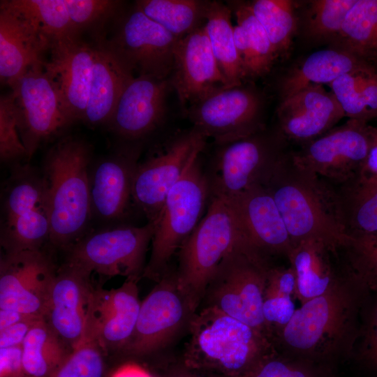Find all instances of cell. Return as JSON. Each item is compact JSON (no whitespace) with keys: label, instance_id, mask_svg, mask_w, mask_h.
Wrapping results in <instances>:
<instances>
[{"label":"cell","instance_id":"1","mask_svg":"<svg viewBox=\"0 0 377 377\" xmlns=\"http://www.w3.org/2000/svg\"><path fill=\"white\" fill-rule=\"evenodd\" d=\"M369 293L346 269L344 277L334 287L296 309L288 323L276 335L275 346L304 361L352 356Z\"/></svg>","mask_w":377,"mask_h":377},{"label":"cell","instance_id":"2","mask_svg":"<svg viewBox=\"0 0 377 377\" xmlns=\"http://www.w3.org/2000/svg\"><path fill=\"white\" fill-rule=\"evenodd\" d=\"M184 361L191 369L227 377H249L277 354L273 341L260 331L205 305L189 320Z\"/></svg>","mask_w":377,"mask_h":377},{"label":"cell","instance_id":"3","mask_svg":"<svg viewBox=\"0 0 377 377\" xmlns=\"http://www.w3.org/2000/svg\"><path fill=\"white\" fill-rule=\"evenodd\" d=\"M91 148L68 136L47 153L43 175L47 186L50 244L68 249L84 235L92 216L89 165Z\"/></svg>","mask_w":377,"mask_h":377},{"label":"cell","instance_id":"4","mask_svg":"<svg viewBox=\"0 0 377 377\" xmlns=\"http://www.w3.org/2000/svg\"><path fill=\"white\" fill-rule=\"evenodd\" d=\"M246 237L231 200L210 196L206 214L179 249L178 288L194 314L223 258Z\"/></svg>","mask_w":377,"mask_h":377},{"label":"cell","instance_id":"5","mask_svg":"<svg viewBox=\"0 0 377 377\" xmlns=\"http://www.w3.org/2000/svg\"><path fill=\"white\" fill-rule=\"evenodd\" d=\"M289 151L265 186L273 197L294 245L318 240L341 248L350 238L334 216L325 182L295 165Z\"/></svg>","mask_w":377,"mask_h":377},{"label":"cell","instance_id":"6","mask_svg":"<svg viewBox=\"0 0 377 377\" xmlns=\"http://www.w3.org/2000/svg\"><path fill=\"white\" fill-rule=\"evenodd\" d=\"M271 266L268 257L249 241L244 240L221 261L208 284L204 300L206 305L260 331L274 343L263 314Z\"/></svg>","mask_w":377,"mask_h":377},{"label":"cell","instance_id":"7","mask_svg":"<svg viewBox=\"0 0 377 377\" xmlns=\"http://www.w3.org/2000/svg\"><path fill=\"white\" fill-rule=\"evenodd\" d=\"M199 156L168 192L155 221L150 258L142 276L156 282L168 272L172 257L200 221L209 203V182Z\"/></svg>","mask_w":377,"mask_h":377},{"label":"cell","instance_id":"8","mask_svg":"<svg viewBox=\"0 0 377 377\" xmlns=\"http://www.w3.org/2000/svg\"><path fill=\"white\" fill-rule=\"evenodd\" d=\"M288 145L276 128L219 145L207 175L210 196L230 198L265 186L288 154Z\"/></svg>","mask_w":377,"mask_h":377},{"label":"cell","instance_id":"9","mask_svg":"<svg viewBox=\"0 0 377 377\" xmlns=\"http://www.w3.org/2000/svg\"><path fill=\"white\" fill-rule=\"evenodd\" d=\"M265 98L254 85L221 87L186 107L193 127L223 145L266 129Z\"/></svg>","mask_w":377,"mask_h":377},{"label":"cell","instance_id":"10","mask_svg":"<svg viewBox=\"0 0 377 377\" xmlns=\"http://www.w3.org/2000/svg\"><path fill=\"white\" fill-rule=\"evenodd\" d=\"M113 23L109 38L96 41L103 42L133 76L170 77L177 38L135 6Z\"/></svg>","mask_w":377,"mask_h":377},{"label":"cell","instance_id":"11","mask_svg":"<svg viewBox=\"0 0 377 377\" xmlns=\"http://www.w3.org/2000/svg\"><path fill=\"white\" fill-rule=\"evenodd\" d=\"M207 138L194 127L177 132L138 163L134 174L131 199L155 221L170 189L182 178L190 163L205 148Z\"/></svg>","mask_w":377,"mask_h":377},{"label":"cell","instance_id":"12","mask_svg":"<svg viewBox=\"0 0 377 377\" xmlns=\"http://www.w3.org/2000/svg\"><path fill=\"white\" fill-rule=\"evenodd\" d=\"M155 228L152 221L141 227H118L85 235L66 249V261L91 273L140 279Z\"/></svg>","mask_w":377,"mask_h":377},{"label":"cell","instance_id":"13","mask_svg":"<svg viewBox=\"0 0 377 377\" xmlns=\"http://www.w3.org/2000/svg\"><path fill=\"white\" fill-rule=\"evenodd\" d=\"M371 126L348 119L297 149L290 150V158L297 168L327 182H345L361 172L370 147Z\"/></svg>","mask_w":377,"mask_h":377},{"label":"cell","instance_id":"14","mask_svg":"<svg viewBox=\"0 0 377 377\" xmlns=\"http://www.w3.org/2000/svg\"><path fill=\"white\" fill-rule=\"evenodd\" d=\"M43 61L28 68L10 87L27 159L43 142L73 123L45 71Z\"/></svg>","mask_w":377,"mask_h":377},{"label":"cell","instance_id":"15","mask_svg":"<svg viewBox=\"0 0 377 377\" xmlns=\"http://www.w3.org/2000/svg\"><path fill=\"white\" fill-rule=\"evenodd\" d=\"M57 271L43 250L3 252L0 260V309L45 318Z\"/></svg>","mask_w":377,"mask_h":377},{"label":"cell","instance_id":"16","mask_svg":"<svg viewBox=\"0 0 377 377\" xmlns=\"http://www.w3.org/2000/svg\"><path fill=\"white\" fill-rule=\"evenodd\" d=\"M141 302L136 325L121 350L144 355L164 346L193 313L179 290L176 274L169 272Z\"/></svg>","mask_w":377,"mask_h":377},{"label":"cell","instance_id":"17","mask_svg":"<svg viewBox=\"0 0 377 377\" xmlns=\"http://www.w3.org/2000/svg\"><path fill=\"white\" fill-rule=\"evenodd\" d=\"M50 58L44 59L45 71L62 105L73 121L83 120L91 86L94 44L80 37L53 41Z\"/></svg>","mask_w":377,"mask_h":377},{"label":"cell","instance_id":"18","mask_svg":"<svg viewBox=\"0 0 377 377\" xmlns=\"http://www.w3.org/2000/svg\"><path fill=\"white\" fill-rule=\"evenodd\" d=\"M138 279L126 278L115 289L94 288L84 331L98 340L105 353L121 351L133 333L141 305Z\"/></svg>","mask_w":377,"mask_h":377},{"label":"cell","instance_id":"19","mask_svg":"<svg viewBox=\"0 0 377 377\" xmlns=\"http://www.w3.org/2000/svg\"><path fill=\"white\" fill-rule=\"evenodd\" d=\"M171 89L169 78L134 76L124 88L107 124L115 134L127 140L145 137L164 120Z\"/></svg>","mask_w":377,"mask_h":377},{"label":"cell","instance_id":"20","mask_svg":"<svg viewBox=\"0 0 377 377\" xmlns=\"http://www.w3.org/2000/svg\"><path fill=\"white\" fill-rule=\"evenodd\" d=\"M91 272L66 261L57 271L45 319L72 349L81 341L94 287Z\"/></svg>","mask_w":377,"mask_h":377},{"label":"cell","instance_id":"21","mask_svg":"<svg viewBox=\"0 0 377 377\" xmlns=\"http://www.w3.org/2000/svg\"><path fill=\"white\" fill-rule=\"evenodd\" d=\"M276 117V129L288 144L301 146L335 127L345 114L331 91L313 85L279 102Z\"/></svg>","mask_w":377,"mask_h":377},{"label":"cell","instance_id":"22","mask_svg":"<svg viewBox=\"0 0 377 377\" xmlns=\"http://www.w3.org/2000/svg\"><path fill=\"white\" fill-rule=\"evenodd\" d=\"M169 79L184 108L216 89L228 87L205 24L178 40Z\"/></svg>","mask_w":377,"mask_h":377},{"label":"cell","instance_id":"23","mask_svg":"<svg viewBox=\"0 0 377 377\" xmlns=\"http://www.w3.org/2000/svg\"><path fill=\"white\" fill-rule=\"evenodd\" d=\"M229 199L249 242L268 258H288L294 243L268 189L256 186Z\"/></svg>","mask_w":377,"mask_h":377},{"label":"cell","instance_id":"24","mask_svg":"<svg viewBox=\"0 0 377 377\" xmlns=\"http://www.w3.org/2000/svg\"><path fill=\"white\" fill-rule=\"evenodd\" d=\"M139 155V147H124L96 164L89 175L92 215L105 221L123 215L131 198Z\"/></svg>","mask_w":377,"mask_h":377},{"label":"cell","instance_id":"25","mask_svg":"<svg viewBox=\"0 0 377 377\" xmlns=\"http://www.w3.org/2000/svg\"><path fill=\"white\" fill-rule=\"evenodd\" d=\"M339 249L318 240L294 245L287 258L295 276V299L301 304L325 293L344 277Z\"/></svg>","mask_w":377,"mask_h":377},{"label":"cell","instance_id":"26","mask_svg":"<svg viewBox=\"0 0 377 377\" xmlns=\"http://www.w3.org/2000/svg\"><path fill=\"white\" fill-rule=\"evenodd\" d=\"M52 42L16 12L0 5V79L10 87L33 64L44 60Z\"/></svg>","mask_w":377,"mask_h":377},{"label":"cell","instance_id":"27","mask_svg":"<svg viewBox=\"0 0 377 377\" xmlns=\"http://www.w3.org/2000/svg\"><path fill=\"white\" fill-rule=\"evenodd\" d=\"M323 180L334 216L348 237L377 233V179L359 173L340 183Z\"/></svg>","mask_w":377,"mask_h":377},{"label":"cell","instance_id":"28","mask_svg":"<svg viewBox=\"0 0 377 377\" xmlns=\"http://www.w3.org/2000/svg\"><path fill=\"white\" fill-rule=\"evenodd\" d=\"M367 65L339 47L327 46L319 50L295 64L281 76L277 84L280 102L306 87L329 85L341 75Z\"/></svg>","mask_w":377,"mask_h":377},{"label":"cell","instance_id":"29","mask_svg":"<svg viewBox=\"0 0 377 377\" xmlns=\"http://www.w3.org/2000/svg\"><path fill=\"white\" fill-rule=\"evenodd\" d=\"M133 77L103 42L96 41L89 95L82 121L91 126L108 124L124 88Z\"/></svg>","mask_w":377,"mask_h":377},{"label":"cell","instance_id":"30","mask_svg":"<svg viewBox=\"0 0 377 377\" xmlns=\"http://www.w3.org/2000/svg\"><path fill=\"white\" fill-rule=\"evenodd\" d=\"M237 24L234 40L246 82L267 75L277 62L269 39L251 9L249 2L228 1Z\"/></svg>","mask_w":377,"mask_h":377},{"label":"cell","instance_id":"31","mask_svg":"<svg viewBox=\"0 0 377 377\" xmlns=\"http://www.w3.org/2000/svg\"><path fill=\"white\" fill-rule=\"evenodd\" d=\"M357 0L296 1L297 36L311 45H331Z\"/></svg>","mask_w":377,"mask_h":377},{"label":"cell","instance_id":"32","mask_svg":"<svg viewBox=\"0 0 377 377\" xmlns=\"http://www.w3.org/2000/svg\"><path fill=\"white\" fill-rule=\"evenodd\" d=\"M232 14L227 3L209 1L205 23L213 54L228 87L246 82L235 45Z\"/></svg>","mask_w":377,"mask_h":377},{"label":"cell","instance_id":"33","mask_svg":"<svg viewBox=\"0 0 377 377\" xmlns=\"http://www.w3.org/2000/svg\"><path fill=\"white\" fill-rule=\"evenodd\" d=\"M345 117L369 123L377 118V67L367 65L329 84Z\"/></svg>","mask_w":377,"mask_h":377},{"label":"cell","instance_id":"34","mask_svg":"<svg viewBox=\"0 0 377 377\" xmlns=\"http://www.w3.org/2000/svg\"><path fill=\"white\" fill-rule=\"evenodd\" d=\"M330 46L343 49L377 67V0H357Z\"/></svg>","mask_w":377,"mask_h":377},{"label":"cell","instance_id":"35","mask_svg":"<svg viewBox=\"0 0 377 377\" xmlns=\"http://www.w3.org/2000/svg\"><path fill=\"white\" fill-rule=\"evenodd\" d=\"M72 348L45 318L31 328L22 343V360L28 377H52Z\"/></svg>","mask_w":377,"mask_h":377},{"label":"cell","instance_id":"36","mask_svg":"<svg viewBox=\"0 0 377 377\" xmlns=\"http://www.w3.org/2000/svg\"><path fill=\"white\" fill-rule=\"evenodd\" d=\"M209 1L138 0L134 6L178 40L205 23Z\"/></svg>","mask_w":377,"mask_h":377},{"label":"cell","instance_id":"37","mask_svg":"<svg viewBox=\"0 0 377 377\" xmlns=\"http://www.w3.org/2000/svg\"><path fill=\"white\" fill-rule=\"evenodd\" d=\"M254 15L265 29L277 61L286 59L297 36L296 1H249Z\"/></svg>","mask_w":377,"mask_h":377},{"label":"cell","instance_id":"38","mask_svg":"<svg viewBox=\"0 0 377 377\" xmlns=\"http://www.w3.org/2000/svg\"><path fill=\"white\" fill-rule=\"evenodd\" d=\"M0 5L24 17L52 43L80 37L71 21L64 0H3Z\"/></svg>","mask_w":377,"mask_h":377},{"label":"cell","instance_id":"39","mask_svg":"<svg viewBox=\"0 0 377 377\" xmlns=\"http://www.w3.org/2000/svg\"><path fill=\"white\" fill-rule=\"evenodd\" d=\"M50 235L49 212L45 204L2 224L1 245L6 253L42 250L43 244L50 242Z\"/></svg>","mask_w":377,"mask_h":377},{"label":"cell","instance_id":"40","mask_svg":"<svg viewBox=\"0 0 377 377\" xmlns=\"http://www.w3.org/2000/svg\"><path fill=\"white\" fill-rule=\"evenodd\" d=\"M17 170L4 191L2 224L10 223L20 216L47 204L43 175H40L28 166Z\"/></svg>","mask_w":377,"mask_h":377},{"label":"cell","instance_id":"41","mask_svg":"<svg viewBox=\"0 0 377 377\" xmlns=\"http://www.w3.org/2000/svg\"><path fill=\"white\" fill-rule=\"evenodd\" d=\"M71 21L80 35L94 33L96 40L104 36L105 26L122 12L123 1L114 0H64Z\"/></svg>","mask_w":377,"mask_h":377},{"label":"cell","instance_id":"42","mask_svg":"<svg viewBox=\"0 0 377 377\" xmlns=\"http://www.w3.org/2000/svg\"><path fill=\"white\" fill-rule=\"evenodd\" d=\"M339 253L347 270L377 292V233L350 237Z\"/></svg>","mask_w":377,"mask_h":377},{"label":"cell","instance_id":"43","mask_svg":"<svg viewBox=\"0 0 377 377\" xmlns=\"http://www.w3.org/2000/svg\"><path fill=\"white\" fill-rule=\"evenodd\" d=\"M104 353L98 340L85 331L52 377H103Z\"/></svg>","mask_w":377,"mask_h":377},{"label":"cell","instance_id":"44","mask_svg":"<svg viewBox=\"0 0 377 377\" xmlns=\"http://www.w3.org/2000/svg\"><path fill=\"white\" fill-rule=\"evenodd\" d=\"M369 369H377V292H371L362 309L353 355Z\"/></svg>","mask_w":377,"mask_h":377},{"label":"cell","instance_id":"45","mask_svg":"<svg viewBox=\"0 0 377 377\" xmlns=\"http://www.w3.org/2000/svg\"><path fill=\"white\" fill-rule=\"evenodd\" d=\"M27 158L21 140L14 99L10 92L0 98V158L2 162H12Z\"/></svg>","mask_w":377,"mask_h":377},{"label":"cell","instance_id":"46","mask_svg":"<svg viewBox=\"0 0 377 377\" xmlns=\"http://www.w3.org/2000/svg\"><path fill=\"white\" fill-rule=\"evenodd\" d=\"M294 299L290 295L265 290L263 314L273 335L274 341L276 335L288 323L295 313Z\"/></svg>","mask_w":377,"mask_h":377},{"label":"cell","instance_id":"47","mask_svg":"<svg viewBox=\"0 0 377 377\" xmlns=\"http://www.w3.org/2000/svg\"><path fill=\"white\" fill-rule=\"evenodd\" d=\"M249 377H316L305 364L279 356L263 362Z\"/></svg>","mask_w":377,"mask_h":377},{"label":"cell","instance_id":"48","mask_svg":"<svg viewBox=\"0 0 377 377\" xmlns=\"http://www.w3.org/2000/svg\"><path fill=\"white\" fill-rule=\"evenodd\" d=\"M0 377H28L23 365L22 346L0 348Z\"/></svg>","mask_w":377,"mask_h":377},{"label":"cell","instance_id":"49","mask_svg":"<svg viewBox=\"0 0 377 377\" xmlns=\"http://www.w3.org/2000/svg\"><path fill=\"white\" fill-rule=\"evenodd\" d=\"M43 318H29L0 331V348L22 346L33 325Z\"/></svg>","mask_w":377,"mask_h":377},{"label":"cell","instance_id":"50","mask_svg":"<svg viewBox=\"0 0 377 377\" xmlns=\"http://www.w3.org/2000/svg\"><path fill=\"white\" fill-rule=\"evenodd\" d=\"M360 174L365 177L377 179V126H371L370 147Z\"/></svg>","mask_w":377,"mask_h":377},{"label":"cell","instance_id":"51","mask_svg":"<svg viewBox=\"0 0 377 377\" xmlns=\"http://www.w3.org/2000/svg\"><path fill=\"white\" fill-rule=\"evenodd\" d=\"M111 377H153L147 371L136 364H125L118 368Z\"/></svg>","mask_w":377,"mask_h":377},{"label":"cell","instance_id":"52","mask_svg":"<svg viewBox=\"0 0 377 377\" xmlns=\"http://www.w3.org/2000/svg\"><path fill=\"white\" fill-rule=\"evenodd\" d=\"M33 317L36 316L16 311L0 309V331L20 321Z\"/></svg>","mask_w":377,"mask_h":377},{"label":"cell","instance_id":"53","mask_svg":"<svg viewBox=\"0 0 377 377\" xmlns=\"http://www.w3.org/2000/svg\"><path fill=\"white\" fill-rule=\"evenodd\" d=\"M175 377H199V376H193L191 374H180V375H177Z\"/></svg>","mask_w":377,"mask_h":377}]
</instances>
